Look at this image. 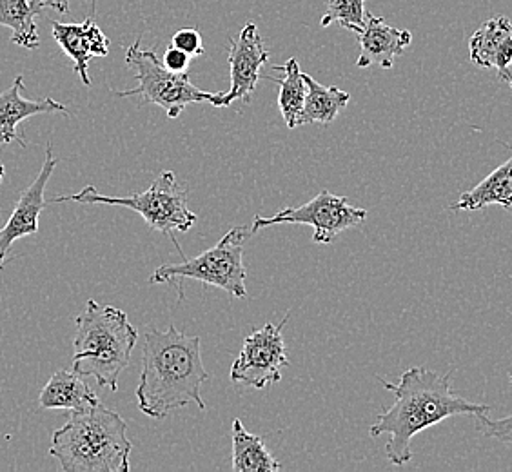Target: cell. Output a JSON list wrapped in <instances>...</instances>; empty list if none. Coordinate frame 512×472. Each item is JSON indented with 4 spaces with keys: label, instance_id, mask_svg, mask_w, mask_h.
I'll use <instances>...</instances> for the list:
<instances>
[{
    "label": "cell",
    "instance_id": "cell-13",
    "mask_svg": "<svg viewBox=\"0 0 512 472\" xmlns=\"http://www.w3.org/2000/svg\"><path fill=\"white\" fill-rule=\"evenodd\" d=\"M360 55L356 59L358 68L391 69L396 57L404 53L405 48L413 42L411 31L398 30L385 22L382 17L367 13L364 30L358 33Z\"/></svg>",
    "mask_w": 512,
    "mask_h": 472
},
{
    "label": "cell",
    "instance_id": "cell-23",
    "mask_svg": "<svg viewBox=\"0 0 512 472\" xmlns=\"http://www.w3.org/2000/svg\"><path fill=\"white\" fill-rule=\"evenodd\" d=\"M476 427L485 436L512 445V414L500 420L489 418L487 413L476 414Z\"/></svg>",
    "mask_w": 512,
    "mask_h": 472
},
{
    "label": "cell",
    "instance_id": "cell-5",
    "mask_svg": "<svg viewBox=\"0 0 512 472\" xmlns=\"http://www.w3.org/2000/svg\"><path fill=\"white\" fill-rule=\"evenodd\" d=\"M60 202L129 207L144 218L151 229L168 235L182 256L184 251L178 244L177 233H188L198 220L197 215L188 206V189L180 186L173 171L160 173L148 191L131 197H106L100 195L95 186H86L75 195H62L51 200V204Z\"/></svg>",
    "mask_w": 512,
    "mask_h": 472
},
{
    "label": "cell",
    "instance_id": "cell-16",
    "mask_svg": "<svg viewBox=\"0 0 512 472\" xmlns=\"http://www.w3.org/2000/svg\"><path fill=\"white\" fill-rule=\"evenodd\" d=\"M51 10V0H0V26L11 30V42L26 50H39L37 19Z\"/></svg>",
    "mask_w": 512,
    "mask_h": 472
},
{
    "label": "cell",
    "instance_id": "cell-2",
    "mask_svg": "<svg viewBox=\"0 0 512 472\" xmlns=\"http://www.w3.org/2000/svg\"><path fill=\"white\" fill-rule=\"evenodd\" d=\"M207 380L198 336L184 335L175 325L168 331L149 327L144 333L137 400L146 416L162 420L189 404L206 411L200 387Z\"/></svg>",
    "mask_w": 512,
    "mask_h": 472
},
{
    "label": "cell",
    "instance_id": "cell-10",
    "mask_svg": "<svg viewBox=\"0 0 512 472\" xmlns=\"http://www.w3.org/2000/svg\"><path fill=\"white\" fill-rule=\"evenodd\" d=\"M229 42V71H231V88L229 91H218L211 99V106L227 108L235 100L249 102L258 80L262 79V68L269 62V51L266 50L264 39L255 22H247L240 31L238 39H227Z\"/></svg>",
    "mask_w": 512,
    "mask_h": 472
},
{
    "label": "cell",
    "instance_id": "cell-19",
    "mask_svg": "<svg viewBox=\"0 0 512 472\" xmlns=\"http://www.w3.org/2000/svg\"><path fill=\"white\" fill-rule=\"evenodd\" d=\"M304 79H306L307 95L304 109L298 117V126L322 124L327 128L329 124H333L338 113L347 108L351 95L335 86H322L318 80L309 75H304Z\"/></svg>",
    "mask_w": 512,
    "mask_h": 472
},
{
    "label": "cell",
    "instance_id": "cell-15",
    "mask_svg": "<svg viewBox=\"0 0 512 472\" xmlns=\"http://www.w3.org/2000/svg\"><path fill=\"white\" fill-rule=\"evenodd\" d=\"M471 60L478 68L496 69L498 77L512 64V24L507 17L487 20L469 42Z\"/></svg>",
    "mask_w": 512,
    "mask_h": 472
},
{
    "label": "cell",
    "instance_id": "cell-25",
    "mask_svg": "<svg viewBox=\"0 0 512 472\" xmlns=\"http://www.w3.org/2000/svg\"><path fill=\"white\" fill-rule=\"evenodd\" d=\"M191 55H188L186 51L178 50L175 46H171L164 55V66L173 71V73H188L189 64H191Z\"/></svg>",
    "mask_w": 512,
    "mask_h": 472
},
{
    "label": "cell",
    "instance_id": "cell-22",
    "mask_svg": "<svg viewBox=\"0 0 512 472\" xmlns=\"http://www.w3.org/2000/svg\"><path fill=\"white\" fill-rule=\"evenodd\" d=\"M367 11H365V0H329L324 17L320 20L322 28L331 26L338 22L345 30L360 33L365 28Z\"/></svg>",
    "mask_w": 512,
    "mask_h": 472
},
{
    "label": "cell",
    "instance_id": "cell-21",
    "mask_svg": "<svg viewBox=\"0 0 512 472\" xmlns=\"http://www.w3.org/2000/svg\"><path fill=\"white\" fill-rule=\"evenodd\" d=\"M276 71H282L284 77L276 80L280 84L278 93V109L284 117V122L289 129L298 128V117L304 109L306 102L307 86L304 73L300 71L298 60L289 59L286 66H275Z\"/></svg>",
    "mask_w": 512,
    "mask_h": 472
},
{
    "label": "cell",
    "instance_id": "cell-18",
    "mask_svg": "<svg viewBox=\"0 0 512 472\" xmlns=\"http://www.w3.org/2000/svg\"><path fill=\"white\" fill-rule=\"evenodd\" d=\"M512 149V146H509ZM489 206H502L512 211V157L483 178L471 191L462 193L460 200L451 206L453 211H476Z\"/></svg>",
    "mask_w": 512,
    "mask_h": 472
},
{
    "label": "cell",
    "instance_id": "cell-9",
    "mask_svg": "<svg viewBox=\"0 0 512 472\" xmlns=\"http://www.w3.org/2000/svg\"><path fill=\"white\" fill-rule=\"evenodd\" d=\"M289 315L280 324H266L255 329L242 344L235 364L231 367V380L235 384L253 389H266L267 385L282 382V371L289 365L284 327Z\"/></svg>",
    "mask_w": 512,
    "mask_h": 472
},
{
    "label": "cell",
    "instance_id": "cell-1",
    "mask_svg": "<svg viewBox=\"0 0 512 472\" xmlns=\"http://www.w3.org/2000/svg\"><path fill=\"white\" fill-rule=\"evenodd\" d=\"M387 391L394 394V404L378 414L369 434L378 438L389 434L385 454L389 462L402 467L413 460L411 443L416 434L462 414H483L491 405L473 404L454 394L451 373L440 374L425 367L407 369L398 384L378 378Z\"/></svg>",
    "mask_w": 512,
    "mask_h": 472
},
{
    "label": "cell",
    "instance_id": "cell-24",
    "mask_svg": "<svg viewBox=\"0 0 512 472\" xmlns=\"http://www.w3.org/2000/svg\"><path fill=\"white\" fill-rule=\"evenodd\" d=\"M171 46H175L178 50L186 51L191 57H198L204 55V44H202V35L200 31L193 30V28H186L180 30L173 35Z\"/></svg>",
    "mask_w": 512,
    "mask_h": 472
},
{
    "label": "cell",
    "instance_id": "cell-7",
    "mask_svg": "<svg viewBox=\"0 0 512 472\" xmlns=\"http://www.w3.org/2000/svg\"><path fill=\"white\" fill-rule=\"evenodd\" d=\"M126 64L135 69L137 88L115 91L119 97H140L142 104H157L166 111L171 120L180 117V113L189 104L211 102L217 93L202 91L191 84L188 73H173L164 62L158 59L157 46L142 48L138 39L126 50Z\"/></svg>",
    "mask_w": 512,
    "mask_h": 472
},
{
    "label": "cell",
    "instance_id": "cell-12",
    "mask_svg": "<svg viewBox=\"0 0 512 472\" xmlns=\"http://www.w3.org/2000/svg\"><path fill=\"white\" fill-rule=\"evenodd\" d=\"M51 33L57 40L60 50L73 60V69L79 75L84 86H91L89 79V62L95 57H106L109 53V39L100 30L95 20L84 22H59L51 20Z\"/></svg>",
    "mask_w": 512,
    "mask_h": 472
},
{
    "label": "cell",
    "instance_id": "cell-8",
    "mask_svg": "<svg viewBox=\"0 0 512 472\" xmlns=\"http://www.w3.org/2000/svg\"><path fill=\"white\" fill-rule=\"evenodd\" d=\"M367 218V211L360 207L351 206L345 197H338L329 191H320L315 198L300 207L280 209L273 217L253 218L251 235L266 227L280 224H298V226L313 227L315 244H333L336 236L347 229L362 226Z\"/></svg>",
    "mask_w": 512,
    "mask_h": 472
},
{
    "label": "cell",
    "instance_id": "cell-26",
    "mask_svg": "<svg viewBox=\"0 0 512 472\" xmlns=\"http://www.w3.org/2000/svg\"><path fill=\"white\" fill-rule=\"evenodd\" d=\"M97 6V0H91ZM51 10L59 11L62 15L69 13V0H51Z\"/></svg>",
    "mask_w": 512,
    "mask_h": 472
},
{
    "label": "cell",
    "instance_id": "cell-4",
    "mask_svg": "<svg viewBox=\"0 0 512 472\" xmlns=\"http://www.w3.org/2000/svg\"><path fill=\"white\" fill-rule=\"evenodd\" d=\"M75 324L73 371L82 378H95L97 384L115 393L120 374L126 371L137 347V327L131 325L124 311L95 300H88Z\"/></svg>",
    "mask_w": 512,
    "mask_h": 472
},
{
    "label": "cell",
    "instance_id": "cell-3",
    "mask_svg": "<svg viewBox=\"0 0 512 472\" xmlns=\"http://www.w3.org/2000/svg\"><path fill=\"white\" fill-rule=\"evenodd\" d=\"M133 445L122 416L106 405L71 411L51 438L50 454L64 472H129Z\"/></svg>",
    "mask_w": 512,
    "mask_h": 472
},
{
    "label": "cell",
    "instance_id": "cell-17",
    "mask_svg": "<svg viewBox=\"0 0 512 472\" xmlns=\"http://www.w3.org/2000/svg\"><path fill=\"white\" fill-rule=\"evenodd\" d=\"M99 402V396L89 389L82 376L66 369H60L53 374L39 396L42 409H64L69 413L86 409Z\"/></svg>",
    "mask_w": 512,
    "mask_h": 472
},
{
    "label": "cell",
    "instance_id": "cell-6",
    "mask_svg": "<svg viewBox=\"0 0 512 472\" xmlns=\"http://www.w3.org/2000/svg\"><path fill=\"white\" fill-rule=\"evenodd\" d=\"M251 231L246 227H233L218 240L217 246L209 247L195 258H184L182 264H164L149 276V284L178 286L182 278L204 282L218 287L235 298H246V266L244 246Z\"/></svg>",
    "mask_w": 512,
    "mask_h": 472
},
{
    "label": "cell",
    "instance_id": "cell-27",
    "mask_svg": "<svg viewBox=\"0 0 512 472\" xmlns=\"http://www.w3.org/2000/svg\"><path fill=\"white\" fill-rule=\"evenodd\" d=\"M498 79L502 80V82H507V84H509V86L512 88V64L509 66V68L503 71L502 75H500Z\"/></svg>",
    "mask_w": 512,
    "mask_h": 472
},
{
    "label": "cell",
    "instance_id": "cell-11",
    "mask_svg": "<svg viewBox=\"0 0 512 472\" xmlns=\"http://www.w3.org/2000/svg\"><path fill=\"white\" fill-rule=\"evenodd\" d=\"M57 164H59V160L53 157V146L48 144L46 160H44V166L40 169L39 175L28 189H24L20 193L11 217L0 229V269L6 266L11 246L17 240L24 236L35 235L39 231L40 213L44 211V207L48 206L46 187H48V182H50Z\"/></svg>",
    "mask_w": 512,
    "mask_h": 472
},
{
    "label": "cell",
    "instance_id": "cell-20",
    "mask_svg": "<svg viewBox=\"0 0 512 472\" xmlns=\"http://www.w3.org/2000/svg\"><path fill=\"white\" fill-rule=\"evenodd\" d=\"M282 465L267 451L266 443L251 434L240 420L233 422V471L278 472Z\"/></svg>",
    "mask_w": 512,
    "mask_h": 472
},
{
    "label": "cell",
    "instance_id": "cell-28",
    "mask_svg": "<svg viewBox=\"0 0 512 472\" xmlns=\"http://www.w3.org/2000/svg\"><path fill=\"white\" fill-rule=\"evenodd\" d=\"M4 173H6V169H4V164L0 162V184H2V178H4Z\"/></svg>",
    "mask_w": 512,
    "mask_h": 472
},
{
    "label": "cell",
    "instance_id": "cell-14",
    "mask_svg": "<svg viewBox=\"0 0 512 472\" xmlns=\"http://www.w3.org/2000/svg\"><path fill=\"white\" fill-rule=\"evenodd\" d=\"M44 113L68 115V108L51 97L40 100L24 99V79L19 75L13 80L10 88L0 93V146L19 142L22 148H26L24 137L19 135L20 124L26 118L44 115Z\"/></svg>",
    "mask_w": 512,
    "mask_h": 472
}]
</instances>
